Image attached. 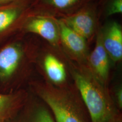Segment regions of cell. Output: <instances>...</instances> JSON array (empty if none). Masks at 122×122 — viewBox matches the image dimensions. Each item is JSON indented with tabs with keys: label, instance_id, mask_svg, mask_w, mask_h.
Segmentation results:
<instances>
[{
	"label": "cell",
	"instance_id": "cell-1",
	"mask_svg": "<svg viewBox=\"0 0 122 122\" xmlns=\"http://www.w3.org/2000/svg\"><path fill=\"white\" fill-rule=\"evenodd\" d=\"M39 41L37 36L19 31L0 42V80H10L27 67Z\"/></svg>",
	"mask_w": 122,
	"mask_h": 122
},
{
	"label": "cell",
	"instance_id": "cell-2",
	"mask_svg": "<svg viewBox=\"0 0 122 122\" xmlns=\"http://www.w3.org/2000/svg\"><path fill=\"white\" fill-rule=\"evenodd\" d=\"M72 75L92 122H109L111 108L102 92L83 70L73 69Z\"/></svg>",
	"mask_w": 122,
	"mask_h": 122
},
{
	"label": "cell",
	"instance_id": "cell-3",
	"mask_svg": "<svg viewBox=\"0 0 122 122\" xmlns=\"http://www.w3.org/2000/svg\"><path fill=\"white\" fill-rule=\"evenodd\" d=\"M58 19L84 38L88 43L95 40L102 24L96 0L88 3L71 14Z\"/></svg>",
	"mask_w": 122,
	"mask_h": 122
},
{
	"label": "cell",
	"instance_id": "cell-4",
	"mask_svg": "<svg viewBox=\"0 0 122 122\" xmlns=\"http://www.w3.org/2000/svg\"><path fill=\"white\" fill-rule=\"evenodd\" d=\"M32 0H18L0 5V42L20 31L30 14Z\"/></svg>",
	"mask_w": 122,
	"mask_h": 122
},
{
	"label": "cell",
	"instance_id": "cell-5",
	"mask_svg": "<svg viewBox=\"0 0 122 122\" xmlns=\"http://www.w3.org/2000/svg\"><path fill=\"white\" fill-rule=\"evenodd\" d=\"M20 31L37 36L50 45L61 49L59 27L57 18L30 13Z\"/></svg>",
	"mask_w": 122,
	"mask_h": 122
},
{
	"label": "cell",
	"instance_id": "cell-6",
	"mask_svg": "<svg viewBox=\"0 0 122 122\" xmlns=\"http://www.w3.org/2000/svg\"><path fill=\"white\" fill-rule=\"evenodd\" d=\"M94 0H32V14L61 18L71 14Z\"/></svg>",
	"mask_w": 122,
	"mask_h": 122
},
{
	"label": "cell",
	"instance_id": "cell-7",
	"mask_svg": "<svg viewBox=\"0 0 122 122\" xmlns=\"http://www.w3.org/2000/svg\"><path fill=\"white\" fill-rule=\"evenodd\" d=\"M60 32L61 49L66 51L76 60L87 62L88 42L84 38L71 30L60 19H58Z\"/></svg>",
	"mask_w": 122,
	"mask_h": 122
},
{
	"label": "cell",
	"instance_id": "cell-8",
	"mask_svg": "<svg viewBox=\"0 0 122 122\" xmlns=\"http://www.w3.org/2000/svg\"><path fill=\"white\" fill-rule=\"evenodd\" d=\"M100 32L102 42L110 59L114 62L122 59V27L116 20L102 24Z\"/></svg>",
	"mask_w": 122,
	"mask_h": 122
},
{
	"label": "cell",
	"instance_id": "cell-9",
	"mask_svg": "<svg viewBox=\"0 0 122 122\" xmlns=\"http://www.w3.org/2000/svg\"><path fill=\"white\" fill-rule=\"evenodd\" d=\"M41 42L45 50L41 57V65L44 72L53 83H63L67 78L65 64L54 51L55 47L41 39Z\"/></svg>",
	"mask_w": 122,
	"mask_h": 122
},
{
	"label": "cell",
	"instance_id": "cell-10",
	"mask_svg": "<svg viewBox=\"0 0 122 122\" xmlns=\"http://www.w3.org/2000/svg\"><path fill=\"white\" fill-rule=\"evenodd\" d=\"M94 41L93 49L88 56V65H89L92 72L98 78L106 80L109 74L110 59L103 46L100 30L96 35Z\"/></svg>",
	"mask_w": 122,
	"mask_h": 122
},
{
	"label": "cell",
	"instance_id": "cell-11",
	"mask_svg": "<svg viewBox=\"0 0 122 122\" xmlns=\"http://www.w3.org/2000/svg\"><path fill=\"white\" fill-rule=\"evenodd\" d=\"M41 96L53 111L57 122H82L74 110L56 95L45 92Z\"/></svg>",
	"mask_w": 122,
	"mask_h": 122
},
{
	"label": "cell",
	"instance_id": "cell-12",
	"mask_svg": "<svg viewBox=\"0 0 122 122\" xmlns=\"http://www.w3.org/2000/svg\"><path fill=\"white\" fill-rule=\"evenodd\" d=\"M101 21L122 13V0H96Z\"/></svg>",
	"mask_w": 122,
	"mask_h": 122
},
{
	"label": "cell",
	"instance_id": "cell-13",
	"mask_svg": "<svg viewBox=\"0 0 122 122\" xmlns=\"http://www.w3.org/2000/svg\"><path fill=\"white\" fill-rule=\"evenodd\" d=\"M14 101L12 95L0 94V122L4 121L10 113Z\"/></svg>",
	"mask_w": 122,
	"mask_h": 122
},
{
	"label": "cell",
	"instance_id": "cell-14",
	"mask_svg": "<svg viewBox=\"0 0 122 122\" xmlns=\"http://www.w3.org/2000/svg\"><path fill=\"white\" fill-rule=\"evenodd\" d=\"M33 122H55L46 110L40 109L35 114Z\"/></svg>",
	"mask_w": 122,
	"mask_h": 122
},
{
	"label": "cell",
	"instance_id": "cell-15",
	"mask_svg": "<svg viewBox=\"0 0 122 122\" xmlns=\"http://www.w3.org/2000/svg\"><path fill=\"white\" fill-rule=\"evenodd\" d=\"M117 99H118V101L119 105L122 107V89L119 90V91L117 93Z\"/></svg>",
	"mask_w": 122,
	"mask_h": 122
},
{
	"label": "cell",
	"instance_id": "cell-16",
	"mask_svg": "<svg viewBox=\"0 0 122 122\" xmlns=\"http://www.w3.org/2000/svg\"><path fill=\"white\" fill-rule=\"evenodd\" d=\"M16 1H18V0H0V5L8 4V3L14 2Z\"/></svg>",
	"mask_w": 122,
	"mask_h": 122
}]
</instances>
